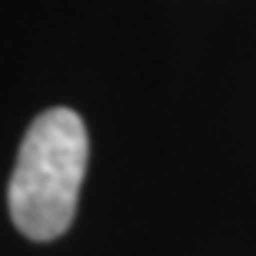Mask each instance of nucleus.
Masks as SVG:
<instances>
[{"label": "nucleus", "mask_w": 256, "mask_h": 256, "mask_svg": "<svg viewBox=\"0 0 256 256\" xmlns=\"http://www.w3.org/2000/svg\"><path fill=\"white\" fill-rule=\"evenodd\" d=\"M90 140L76 110L54 106L30 124L7 186L14 226L27 240L64 236L76 213Z\"/></svg>", "instance_id": "1"}]
</instances>
